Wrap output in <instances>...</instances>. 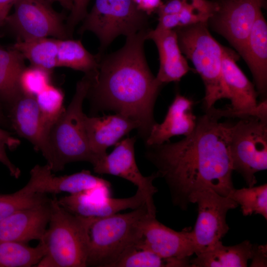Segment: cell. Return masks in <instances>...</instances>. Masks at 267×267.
Segmentation results:
<instances>
[{
	"label": "cell",
	"mask_w": 267,
	"mask_h": 267,
	"mask_svg": "<svg viewBox=\"0 0 267 267\" xmlns=\"http://www.w3.org/2000/svg\"><path fill=\"white\" fill-rule=\"evenodd\" d=\"M218 1L208 0H184L180 11L176 14L178 27L207 23L218 10Z\"/></svg>",
	"instance_id": "obj_31"
},
{
	"label": "cell",
	"mask_w": 267,
	"mask_h": 267,
	"mask_svg": "<svg viewBox=\"0 0 267 267\" xmlns=\"http://www.w3.org/2000/svg\"><path fill=\"white\" fill-rule=\"evenodd\" d=\"M189 201L198 206V216L192 230L196 255L212 248L228 232L227 213L239 205L228 196L222 195L210 188L196 191Z\"/></svg>",
	"instance_id": "obj_9"
},
{
	"label": "cell",
	"mask_w": 267,
	"mask_h": 267,
	"mask_svg": "<svg viewBox=\"0 0 267 267\" xmlns=\"http://www.w3.org/2000/svg\"><path fill=\"white\" fill-rule=\"evenodd\" d=\"M58 202L69 212L87 217H105L128 209H135L144 203L147 205L145 196L137 189L134 195L128 198H113L88 191L61 197Z\"/></svg>",
	"instance_id": "obj_16"
},
{
	"label": "cell",
	"mask_w": 267,
	"mask_h": 267,
	"mask_svg": "<svg viewBox=\"0 0 267 267\" xmlns=\"http://www.w3.org/2000/svg\"><path fill=\"white\" fill-rule=\"evenodd\" d=\"M49 227L42 240L45 253L38 267H85L91 217L73 214L50 199Z\"/></svg>",
	"instance_id": "obj_5"
},
{
	"label": "cell",
	"mask_w": 267,
	"mask_h": 267,
	"mask_svg": "<svg viewBox=\"0 0 267 267\" xmlns=\"http://www.w3.org/2000/svg\"><path fill=\"white\" fill-rule=\"evenodd\" d=\"M137 8L149 15L156 12L163 4L162 0H133Z\"/></svg>",
	"instance_id": "obj_36"
},
{
	"label": "cell",
	"mask_w": 267,
	"mask_h": 267,
	"mask_svg": "<svg viewBox=\"0 0 267 267\" xmlns=\"http://www.w3.org/2000/svg\"><path fill=\"white\" fill-rule=\"evenodd\" d=\"M36 99L48 140L52 128L65 109L63 106L64 94L60 89L50 84L36 96Z\"/></svg>",
	"instance_id": "obj_28"
},
{
	"label": "cell",
	"mask_w": 267,
	"mask_h": 267,
	"mask_svg": "<svg viewBox=\"0 0 267 267\" xmlns=\"http://www.w3.org/2000/svg\"><path fill=\"white\" fill-rule=\"evenodd\" d=\"M0 140L3 141L10 149L16 148L20 144L19 139L12 136L7 131L0 128Z\"/></svg>",
	"instance_id": "obj_38"
},
{
	"label": "cell",
	"mask_w": 267,
	"mask_h": 267,
	"mask_svg": "<svg viewBox=\"0 0 267 267\" xmlns=\"http://www.w3.org/2000/svg\"><path fill=\"white\" fill-rule=\"evenodd\" d=\"M50 201L18 211L0 222V242L26 243L42 239L49 221Z\"/></svg>",
	"instance_id": "obj_17"
},
{
	"label": "cell",
	"mask_w": 267,
	"mask_h": 267,
	"mask_svg": "<svg viewBox=\"0 0 267 267\" xmlns=\"http://www.w3.org/2000/svg\"><path fill=\"white\" fill-rule=\"evenodd\" d=\"M100 58V54H92L80 40L58 39V67L70 68L85 74L96 75Z\"/></svg>",
	"instance_id": "obj_25"
},
{
	"label": "cell",
	"mask_w": 267,
	"mask_h": 267,
	"mask_svg": "<svg viewBox=\"0 0 267 267\" xmlns=\"http://www.w3.org/2000/svg\"><path fill=\"white\" fill-rule=\"evenodd\" d=\"M90 0H74L70 14L67 18L66 28L71 35L75 26L84 19L87 14V6Z\"/></svg>",
	"instance_id": "obj_34"
},
{
	"label": "cell",
	"mask_w": 267,
	"mask_h": 267,
	"mask_svg": "<svg viewBox=\"0 0 267 267\" xmlns=\"http://www.w3.org/2000/svg\"><path fill=\"white\" fill-rule=\"evenodd\" d=\"M238 119L230 130L232 168L252 187L257 182L255 174L267 169V120L253 116Z\"/></svg>",
	"instance_id": "obj_8"
},
{
	"label": "cell",
	"mask_w": 267,
	"mask_h": 267,
	"mask_svg": "<svg viewBox=\"0 0 267 267\" xmlns=\"http://www.w3.org/2000/svg\"><path fill=\"white\" fill-rule=\"evenodd\" d=\"M194 101L177 93L169 106L162 123H156L145 140L147 146L169 141L174 136L190 134L194 130L197 118L193 113Z\"/></svg>",
	"instance_id": "obj_21"
},
{
	"label": "cell",
	"mask_w": 267,
	"mask_h": 267,
	"mask_svg": "<svg viewBox=\"0 0 267 267\" xmlns=\"http://www.w3.org/2000/svg\"><path fill=\"white\" fill-rule=\"evenodd\" d=\"M85 126L89 148L97 161L107 154L109 147L116 145L122 137L133 130H138L139 127L134 120L119 113L102 117L85 114Z\"/></svg>",
	"instance_id": "obj_18"
},
{
	"label": "cell",
	"mask_w": 267,
	"mask_h": 267,
	"mask_svg": "<svg viewBox=\"0 0 267 267\" xmlns=\"http://www.w3.org/2000/svg\"><path fill=\"white\" fill-rule=\"evenodd\" d=\"M210 112L197 118L193 131L181 140L147 146L145 157L168 185L173 204L187 209L190 196L210 188L227 196L235 188L230 152L232 122Z\"/></svg>",
	"instance_id": "obj_1"
},
{
	"label": "cell",
	"mask_w": 267,
	"mask_h": 267,
	"mask_svg": "<svg viewBox=\"0 0 267 267\" xmlns=\"http://www.w3.org/2000/svg\"><path fill=\"white\" fill-rule=\"evenodd\" d=\"M15 0H0V27L5 23Z\"/></svg>",
	"instance_id": "obj_39"
},
{
	"label": "cell",
	"mask_w": 267,
	"mask_h": 267,
	"mask_svg": "<svg viewBox=\"0 0 267 267\" xmlns=\"http://www.w3.org/2000/svg\"><path fill=\"white\" fill-rule=\"evenodd\" d=\"M177 231L151 216L145 222L142 236L137 246L149 249L165 258L190 259L195 254L192 229Z\"/></svg>",
	"instance_id": "obj_15"
},
{
	"label": "cell",
	"mask_w": 267,
	"mask_h": 267,
	"mask_svg": "<svg viewBox=\"0 0 267 267\" xmlns=\"http://www.w3.org/2000/svg\"><path fill=\"white\" fill-rule=\"evenodd\" d=\"M252 246L247 240L233 246H225L221 240L212 248L190 259V267H246Z\"/></svg>",
	"instance_id": "obj_23"
},
{
	"label": "cell",
	"mask_w": 267,
	"mask_h": 267,
	"mask_svg": "<svg viewBox=\"0 0 267 267\" xmlns=\"http://www.w3.org/2000/svg\"><path fill=\"white\" fill-rule=\"evenodd\" d=\"M48 201L44 194L28 193L23 188L13 193L0 195V222L18 211L38 206Z\"/></svg>",
	"instance_id": "obj_32"
},
{
	"label": "cell",
	"mask_w": 267,
	"mask_h": 267,
	"mask_svg": "<svg viewBox=\"0 0 267 267\" xmlns=\"http://www.w3.org/2000/svg\"><path fill=\"white\" fill-rule=\"evenodd\" d=\"M31 193L44 194L68 192L70 194L82 192L95 191L110 196L111 185L109 181L94 176L87 170L70 175L56 177L46 164L36 165L30 171V178L22 188Z\"/></svg>",
	"instance_id": "obj_14"
},
{
	"label": "cell",
	"mask_w": 267,
	"mask_h": 267,
	"mask_svg": "<svg viewBox=\"0 0 267 267\" xmlns=\"http://www.w3.org/2000/svg\"><path fill=\"white\" fill-rule=\"evenodd\" d=\"M50 3L53 2H58L62 6L71 10L73 5L74 0H46Z\"/></svg>",
	"instance_id": "obj_40"
},
{
	"label": "cell",
	"mask_w": 267,
	"mask_h": 267,
	"mask_svg": "<svg viewBox=\"0 0 267 267\" xmlns=\"http://www.w3.org/2000/svg\"><path fill=\"white\" fill-rule=\"evenodd\" d=\"M208 21L215 32L224 38L241 55L265 0H222Z\"/></svg>",
	"instance_id": "obj_12"
},
{
	"label": "cell",
	"mask_w": 267,
	"mask_h": 267,
	"mask_svg": "<svg viewBox=\"0 0 267 267\" xmlns=\"http://www.w3.org/2000/svg\"><path fill=\"white\" fill-rule=\"evenodd\" d=\"M31 65L51 71L58 67V39L43 38L17 41L12 47Z\"/></svg>",
	"instance_id": "obj_26"
},
{
	"label": "cell",
	"mask_w": 267,
	"mask_h": 267,
	"mask_svg": "<svg viewBox=\"0 0 267 267\" xmlns=\"http://www.w3.org/2000/svg\"><path fill=\"white\" fill-rule=\"evenodd\" d=\"M93 78V75L85 74L78 82L70 103L49 133L48 153L45 159L52 172L61 171L71 162L86 161L93 165L97 161L88 143L85 114L82 109Z\"/></svg>",
	"instance_id": "obj_4"
},
{
	"label": "cell",
	"mask_w": 267,
	"mask_h": 267,
	"mask_svg": "<svg viewBox=\"0 0 267 267\" xmlns=\"http://www.w3.org/2000/svg\"><path fill=\"white\" fill-rule=\"evenodd\" d=\"M146 38L153 41L158 49L160 66L156 78L161 84L179 82L192 70L181 51L175 29H148Z\"/></svg>",
	"instance_id": "obj_19"
},
{
	"label": "cell",
	"mask_w": 267,
	"mask_h": 267,
	"mask_svg": "<svg viewBox=\"0 0 267 267\" xmlns=\"http://www.w3.org/2000/svg\"><path fill=\"white\" fill-rule=\"evenodd\" d=\"M241 206L244 216L253 214L267 219V184L241 189L234 188L228 195Z\"/></svg>",
	"instance_id": "obj_30"
},
{
	"label": "cell",
	"mask_w": 267,
	"mask_h": 267,
	"mask_svg": "<svg viewBox=\"0 0 267 267\" xmlns=\"http://www.w3.org/2000/svg\"><path fill=\"white\" fill-rule=\"evenodd\" d=\"M6 146V144L0 140V162L7 168L12 177L17 178L20 175V170L9 160L5 151Z\"/></svg>",
	"instance_id": "obj_37"
},
{
	"label": "cell",
	"mask_w": 267,
	"mask_h": 267,
	"mask_svg": "<svg viewBox=\"0 0 267 267\" xmlns=\"http://www.w3.org/2000/svg\"><path fill=\"white\" fill-rule=\"evenodd\" d=\"M250 260V267H265L267 266V245H253Z\"/></svg>",
	"instance_id": "obj_35"
},
{
	"label": "cell",
	"mask_w": 267,
	"mask_h": 267,
	"mask_svg": "<svg viewBox=\"0 0 267 267\" xmlns=\"http://www.w3.org/2000/svg\"><path fill=\"white\" fill-rule=\"evenodd\" d=\"M10 124L21 137L30 142L45 158L48 144L36 97L22 93L9 107Z\"/></svg>",
	"instance_id": "obj_20"
},
{
	"label": "cell",
	"mask_w": 267,
	"mask_h": 267,
	"mask_svg": "<svg viewBox=\"0 0 267 267\" xmlns=\"http://www.w3.org/2000/svg\"><path fill=\"white\" fill-rule=\"evenodd\" d=\"M13 13L5 23L17 36V40L69 37L63 17L46 0H15Z\"/></svg>",
	"instance_id": "obj_11"
},
{
	"label": "cell",
	"mask_w": 267,
	"mask_h": 267,
	"mask_svg": "<svg viewBox=\"0 0 267 267\" xmlns=\"http://www.w3.org/2000/svg\"><path fill=\"white\" fill-rule=\"evenodd\" d=\"M252 74L260 101L267 99V23L262 13L258 17L240 55Z\"/></svg>",
	"instance_id": "obj_22"
},
{
	"label": "cell",
	"mask_w": 267,
	"mask_h": 267,
	"mask_svg": "<svg viewBox=\"0 0 267 267\" xmlns=\"http://www.w3.org/2000/svg\"><path fill=\"white\" fill-rule=\"evenodd\" d=\"M50 71L31 65L22 71L19 85L22 93L35 96L51 84Z\"/></svg>",
	"instance_id": "obj_33"
},
{
	"label": "cell",
	"mask_w": 267,
	"mask_h": 267,
	"mask_svg": "<svg viewBox=\"0 0 267 267\" xmlns=\"http://www.w3.org/2000/svg\"><path fill=\"white\" fill-rule=\"evenodd\" d=\"M83 20L79 33L90 31L97 37L99 54L117 37L147 29V15L137 8L133 0H95Z\"/></svg>",
	"instance_id": "obj_7"
},
{
	"label": "cell",
	"mask_w": 267,
	"mask_h": 267,
	"mask_svg": "<svg viewBox=\"0 0 267 267\" xmlns=\"http://www.w3.org/2000/svg\"><path fill=\"white\" fill-rule=\"evenodd\" d=\"M8 124V121L4 115L0 105V125L6 126Z\"/></svg>",
	"instance_id": "obj_41"
},
{
	"label": "cell",
	"mask_w": 267,
	"mask_h": 267,
	"mask_svg": "<svg viewBox=\"0 0 267 267\" xmlns=\"http://www.w3.org/2000/svg\"><path fill=\"white\" fill-rule=\"evenodd\" d=\"M182 54L189 59L200 75L205 87L203 108L205 112L229 94L222 74L224 46L210 34L206 23L175 29Z\"/></svg>",
	"instance_id": "obj_6"
},
{
	"label": "cell",
	"mask_w": 267,
	"mask_h": 267,
	"mask_svg": "<svg viewBox=\"0 0 267 267\" xmlns=\"http://www.w3.org/2000/svg\"><path fill=\"white\" fill-rule=\"evenodd\" d=\"M135 141L136 137H132L118 142L110 154L100 157L92 165L93 170L99 174L118 176L133 183L145 196L150 212L156 216L153 196L158 189L153 182L159 177L156 172L145 177L139 171L135 159Z\"/></svg>",
	"instance_id": "obj_13"
},
{
	"label": "cell",
	"mask_w": 267,
	"mask_h": 267,
	"mask_svg": "<svg viewBox=\"0 0 267 267\" xmlns=\"http://www.w3.org/2000/svg\"><path fill=\"white\" fill-rule=\"evenodd\" d=\"M152 215L146 203L124 213L91 217L88 228L87 266L114 267L142 236L143 225Z\"/></svg>",
	"instance_id": "obj_3"
},
{
	"label": "cell",
	"mask_w": 267,
	"mask_h": 267,
	"mask_svg": "<svg viewBox=\"0 0 267 267\" xmlns=\"http://www.w3.org/2000/svg\"><path fill=\"white\" fill-rule=\"evenodd\" d=\"M24 60L18 51L0 45V100L8 107L22 93L19 79L26 67Z\"/></svg>",
	"instance_id": "obj_24"
},
{
	"label": "cell",
	"mask_w": 267,
	"mask_h": 267,
	"mask_svg": "<svg viewBox=\"0 0 267 267\" xmlns=\"http://www.w3.org/2000/svg\"><path fill=\"white\" fill-rule=\"evenodd\" d=\"M189 260L163 258L149 249L136 245L114 267H189Z\"/></svg>",
	"instance_id": "obj_29"
},
{
	"label": "cell",
	"mask_w": 267,
	"mask_h": 267,
	"mask_svg": "<svg viewBox=\"0 0 267 267\" xmlns=\"http://www.w3.org/2000/svg\"><path fill=\"white\" fill-rule=\"evenodd\" d=\"M239 54L224 47L222 59V74L228 89L230 103L224 109L214 107L207 112L219 119L257 116L267 120V99L258 102V93L236 64Z\"/></svg>",
	"instance_id": "obj_10"
},
{
	"label": "cell",
	"mask_w": 267,
	"mask_h": 267,
	"mask_svg": "<svg viewBox=\"0 0 267 267\" xmlns=\"http://www.w3.org/2000/svg\"><path fill=\"white\" fill-rule=\"evenodd\" d=\"M45 253V246L42 240L35 247L21 242H0V267H30L37 265Z\"/></svg>",
	"instance_id": "obj_27"
},
{
	"label": "cell",
	"mask_w": 267,
	"mask_h": 267,
	"mask_svg": "<svg viewBox=\"0 0 267 267\" xmlns=\"http://www.w3.org/2000/svg\"><path fill=\"white\" fill-rule=\"evenodd\" d=\"M148 30L127 36L124 45L115 52L100 55L87 95L96 110H113L137 122L138 134L144 140L156 123L154 107L163 86L146 60Z\"/></svg>",
	"instance_id": "obj_2"
}]
</instances>
